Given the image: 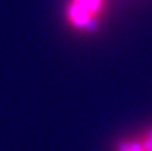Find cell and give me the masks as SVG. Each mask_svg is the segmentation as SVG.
Instances as JSON below:
<instances>
[{"label": "cell", "mask_w": 152, "mask_h": 151, "mask_svg": "<svg viewBox=\"0 0 152 151\" xmlns=\"http://www.w3.org/2000/svg\"><path fill=\"white\" fill-rule=\"evenodd\" d=\"M68 18L72 19V23L80 27V28H93L94 27V19H93V14H89L86 9H82L79 4H72L70 9H68Z\"/></svg>", "instance_id": "1"}, {"label": "cell", "mask_w": 152, "mask_h": 151, "mask_svg": "<svg viewBox=\"0 0 152 151\" xmlns=\"http://www.w3.org/2000/svg\"><path fill=\"white\" fill-rule=\"evenodd\" d=\"M75 4H79L82 9H86L89 14L96 13L98 7H100V0H75Z\"/></svg>", "instance_id": "2"}, {"label": "cell", "mask_w": 152, "mask_h": 151, "mask_svg": "<svg viewBox=\"0 0 152 151\" xmlns=\"http://www.w3.org/2000/svg\"><path fill=\"white\" fill-rule=\"evenodd\" d=\"M119 151H143V148L138 146V144H122Z\"/></svg>", "instance_id": "3"}]
</instances>
